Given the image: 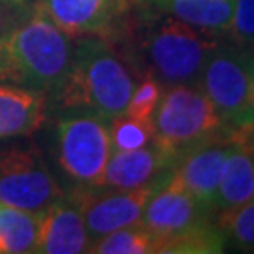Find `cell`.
<instances>
[{
  "instance_id": "d4e9b609",
  "label": "cell",
  "mask_w": 254,
  "mask_h": 254,
  "mask_svg": "<svg viewBox=\"0 0 254 254\" xmlns=\"http://www.w3.org/2000/svg\"><path fill=\"white\" fill-rule=\"evenodd\" d=\"M237 136L245 137L247 141H249V145L253 147V151H254V127L249 128V130H243V132H237Z\"/></svg>"
},
{
  "instance_id": "44dd1931",
  "label": "cell",
  "mask_w": 254,
  "mask_h": 254,
  "mask_svg": "<svg viewBox=\"0 0 254 254\" xmlns=\"http://www.w3.org/2000/svg\"><path fill=\"white\" fill-rule=\"evenodd\" d=\"M162 92V83L154 77L153 72L145 70L139 85L134 87V92L130 96V102H128L125 113L130 117L139 119V121L153 123L154 111H156V106L160 102Z\"/></svg>"
},
{
  "instance_id": "2e32d148",
  "label": "cell",
  "mask_w": 254,
  "mask_h": 254,
  "mask_svg": "<svg viewBox=\"0 0 254 254\" xmlns=\"http://www.w3.org/2000/svg\"><path fill=\"white\" fill-rule=\"evenodd\" d=\"M149 6L215 34L230 30L236 0H149Z\"/></svg>"
},
{
  "instance_id": "277c9868",
  "label": "cell",
  "mask_w": 254,
  "mask_h": 254,
  "mask_svg": "<svg viewBox=\"0 0 254 254\" xmlns=\"http://www.w3.org/2000/svg\"><path fill=\"white\" fill-rule=\"evenodd\" d=\"M147 21L141 49L149 63V72L168 87L198 85L207 59L218 47L217 40L164 11L154 17L149 15Z\"/></svg>"
},
{
  "instance_id": "4fadbf2b",
  "label": "cell",
  "mask_w": 254,
  "mask_h": 254,
  "mask_svg": "<svg viewBox=\"0 0 254 254\" xmlns=\"http://www.w3.org/2000/svg\"><path fill=\"white\" fill-rule=\"evenodd\" d=\"M232 137L234 134L192 149L190 153L181 156V160L177 162L170 175L172 181H175L187 192H190L196 200H200L215 211H217L215 200H217L218 183L224 160L232 145Z\"/></svg>"
},
{
  "instance_id": "7c38bea8",
  "label": "cell",
  "mask_w": 254,
  "mask_h": 254,
  "mask_svg": "<svg viewBox=\"0 0 254 254\" xmlns=\"http://www.w3.org/2000/svg\"><path fill=\"white\" fill-rule=\"evenodd\" d=\"M177 162L179 156L166 151L156 141L134 151H113L98 189L128 190L166 181Z\"/></svg>"
},
{
  "instance_id": "9a60e30c",
  "label": "cell",
  "mask_w": 254,
  "mask_h": 254,
  "mask_svg": "<svg viewBox=\"0 0 254 254\" xmlns=\"http://www.w3.org/2000/svg\"><path fill=\"white\" fill-rule=\"evenodd\" d=\"M254 200V151L245 137L234 134L218 183L217 211Z\"/></svg>"
},
{
  "instance_id": "30bf717a",
  "label": "cell",
  "mask_w": 254,
  "mask_h": 254,
  "mask_svg": "<svg viewBox=\"0 0 254 254\" xmlns=\"http://www.w3.org/2000/svg\"><path fill=\"white\" fill-rule=\"evenodd\" d=\"M166 181L151 183L128 190L89 187L85 201V226L89 241L92 243L94 239L106 236L109 232L141 222L147 201Z\"/></svg>"
},
{
  "instance_id": "d6986e66",
  "label": "cell",
  "mask_w": 254,
  "mask_h": 254,
  "mask_svg": "<svg viewBox=\"0 0 254 254\" xmlns=\"http://www.w3.org/2000/svg\"><path fill=\"white\" fill-rule=\"evenodd\" d=\"M215 220L226 237V245L254 253V200L217 211Z\"/></svg>"
},
{
  "instance_id": "9c48e42d",
  "label": "cell",
  "mask_w": 254,
  "mask_h": 254,
  "mask_svg": "<svg viewBox=\"0 0 254 254\" xmlns=\"http://www.w3.org/2000/svg\"><path fill=\"white\" fill-rule=\"evenodd\" d=\"M89 187H73L38 215V241L34 253L79 254L89 251V234L85 226V201Z\"/></svg>"
},
{
  "instance_id": "cb8c5ba5",
  "label": "cell",
  "mask_w": 254,
  "mask_h": 254,
  "mask_svg": "<svg viewBox=\"0 0 254 254\" xmlns=\"http://www.w3.org/2000/svg\"><path fill=\"white\" fill-rule=\"evenodd\" d=\"M121 4L128 11V9L134 8H145V6H149V0H121Z\"/></svg>"
},
{
  "instance_id": "603a6c76",
  "label": "cell",
  "mask_w": 254,
  "mask_h": 254,
  "mask_svg": "<svg viewBox=\"0 0 254 254\" xmlns=\"http://www.w3.org/2000/svg\"><path fill=\"white\" fill-rule=\"evenodd\" d=\"M32 8L30 0H0V34Z\"/></svg>"
},
{
  "instance_id": "ba28073f",
  "label": "cell",
  "mask_w": 254,
  "mask_h": 254,
  "mask_svg": "<svg viewBox=\"0 0 254 254\" xmlns=\"http://www.w3.org/2000/svg\"><path fill=\"white\" fill-rule=\"evenodd\" d=\"M63 194L36 143H15L0 151V203L42 215Z\"/></svg>"
},
{
  "instance_id": "7402d4cb",
  "label": "cell",
  "mask_w": 254,
  "mask_h": 254,
  "mask_svg": "<svg viewBox=\"0 0 254 254\" xmlns=\"http://www.w3.org/2000/svg\"><path fill=\"white\" fill-rule=\"evenodd\" d=\"M237 46L254 47V0H236L232 27L228 30Z\"/></svg>"
},
{
  "instance_id": "5bb4252c",
  "label": "cell",
  "mask_w": 254,
  "mask_h": 254,
  "mask_svg": "<svg viewBox=\"0 0 254 254\" xmlns=\"http://www.w3.org/2000/svg\"><path fill=\"white\" fill-rule=\"evenodd\" d=\"M46 121V92L0 83V139L30 136Z\"/></svg>"
},
{
  "instance_id": "8fae6325",
  "label": "cell",
  "mask_w": 254,
  "mask_h": 254,
  "mask_svg": "<svg viewBox=\"0 0 254 254\" xmlns=\"http://www.w3.org/2000/svg\"><path fill=\"white\" fill-rule=\"evenodd\" d=\"M36 6L72 40H111L127 13L121 0H36Z\"/></svg>"
},
{
  "instance_id": "5b68a950",
  "label": "cell",
  "mask_w": 254,
  "mask_h": 254,
  "mask_svg": "<svg viewBox=\"0 0 254 254\" xmlns=\"http://www.w3.org/2000/svg\"><path fill=\"white\" fill-rule=\"evenodd\" d=\"M153 130L154 141L179 160L196 147L232 136L198 85H170L156 106Z\"/></svg>"
},
{
  "instance_id": "e0dca14e",
  "label": "cell",
  "mask_w": 254,
  "mask_h": 254,
  "mask_svg": "<svg viewBox=\"0 0 254 254\" xmlns=\"http://www.w3.org/2000/svg\"><path fill=\"white\" fill-rule=\"evenodd\" d=\"M38 226V215L0 203V254L34 253Z\"/></svg>"
},
{
  "instance_id": "52a82bcc",
  "label": "cell",
  "mask_w": 254,
  "mask_h": 254,
  "mask_svg": "<svg viewBox=\"0 0 254 254\" xmlns=\"http://www.w3.org/2000/svg\"><path fill=\"white\" fill-rule=\"evenodd\" d=\"M111 153L106 119L72 113L57 123V162L75 185L98 189Z\"/></svg>"
},
{
  "instance_id": "6da1fadb",
  "label": "cell",
  "mask_w": 254,
  "mask_h": 254,
  "mask_svg": "<svg viewBox=\"0 0 254 254\" xmlns=\"http://www.w3.org/2000/svg\"><path fill=\"white\" fill-rule=\"evenodd\" d=\"M134 87V75L111 42L89 36L73 46L70 66L51 96L64 111L111 121L125 113Z\"/></svg>"
},
{
  "instance_id": "3957f363",
  "label": "cell",
  "mask_w": 254,
  "mask_h": 254,
  "mask_svg": "<svg viewBox=\"0 0 254 254\" xmlns=\"http://www.w3.org/2000/svg\"><path fill=\"white\" fill-rule=\"evenodd\" d=\"M217 211L196 200L172 177L147 201L141 224L156 237L158 253L213 254L226 251Z\"/></svg>"
},
{
  "instance_id": "7a4b0ae2",
  "label": "cell",
  "mask_w": 254,
  "mask_h": 254,
  "mask_svg": "<svg viewBox=\"0 0 254 254\" xmlns=\"http://www.w3.org/2000/svg\"><path fill=\"white\" fill-rule=\"evenodd\" d=\"M73 55L72 38L36 4L0 34V83L51 96Z\"/></svg>"
},
{
  "instance_id": "ffe728a7",
  "label": "cell",
  "mask_w": 254,
  "mask_h": 254,
  "mask_svg": "<svg viewBox=\"0 0 254 254\" xmlns=\"http://www.w3.org/2000/svg\"><path fill=\"white\" fill-rule=\"evenodd\" d=\"M109 137L113 151H134L154 141L153 123H145L127 113L109 121Z\"/></svg>"
},
{
  "instance_id": "8992f818",
  "label": "cell",
  "mask_w": 254,
  "mask_h": 254,
  "mask_svg": "<svg viewBox=\"0 0 254 254\" xmlns=\"http://www.w3.org/2000/svg\"><path fill=\"white\" fill-rule=\"evenodd\" d=\"M198 87L232 134L254 127V55L241 46H218L203 66Z\"/></svg>"
},
{
  "instance_id": "ac0fdd59",
  "label": "cell",
  "mask_w": 254,
  "mask_h": 254,
  "mask_svg": "<svg viewBox=\"0 0 254 254\" xmlns=\"http://www.w3.org/2000/svg\"><path fill=\"white\" fill-rule=\"evenodd\" d=\"M87 253L96 254H151L158 253L156 237L141 222L119 228L94 239Z\"/></svg>"
}]
</instances>
